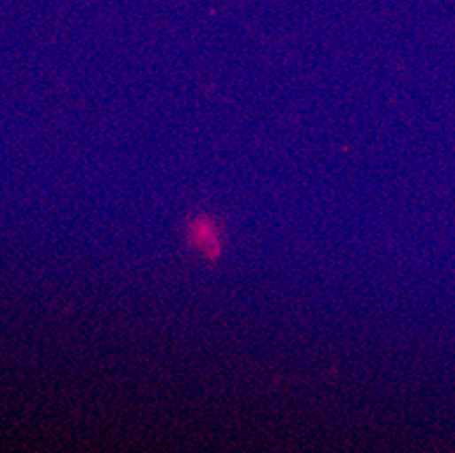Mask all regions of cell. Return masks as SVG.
<instances>
[{"instance_id":"obj_1","label":"cell","mask_w":455,"mask_h":453,"mask_svg":"<svg viewBox=\"0 0 455 453\" xmlns=\"http://www.w3.org/2000/svg\"><path fill=\"white\" fill-rule=\"evenodd\" d=\"M189 243L198 249L207 257L216 259L220 256V236L216 231V225L207 218H197L191 221L187 229Z\"/></svg>"}]
</instances>
